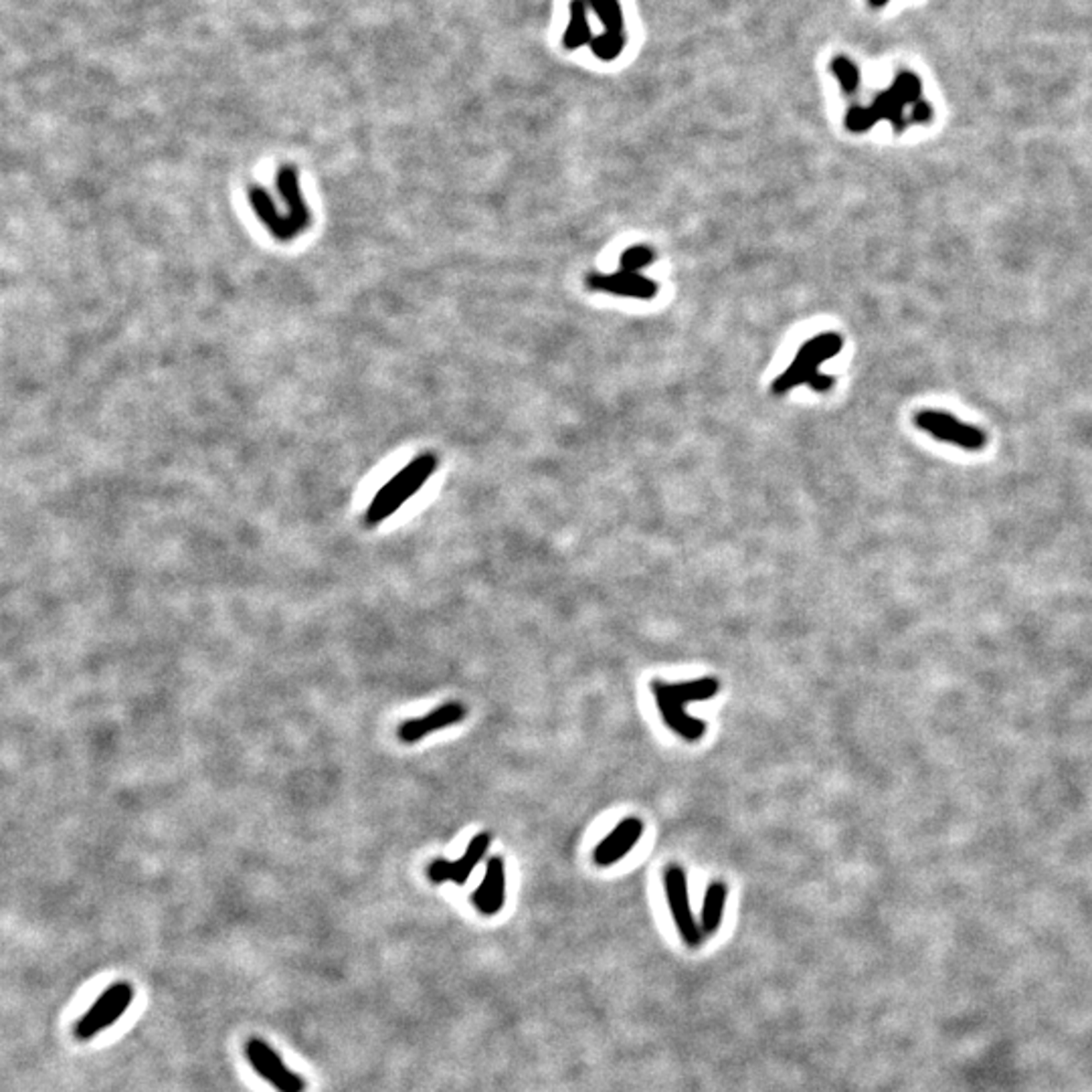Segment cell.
I'll return each instance as SVG.
<instances>
[{
  "label": "cell",
  "instance_id": "7402d4cb",
  "mask_svg": "<svg viewBox=\"0 0 1092 1092\" xmlns=\"http://www.w3.org/2000/svg\"><path fill=\"white\" fill-rule=\"evenodd\" d=\"M892 90L896 92L898 98H901L904 103H911V102H919L921 98V81L919 77L908 73V71H901L896 77V81L892 85Z\"/></svg>",
  "mask_w": 1092,
  "mask_h": 1092
},
{
  "label": "cell",
  "instance_id": "8fae6325",
  "mask_svg": "<svg viewBox=\"0 0 1092 1092\" xmlns=\"http://www.w3.org/2000/svg\"><path fill=\"white\" fill-rule=\"evenodd\" d=\"M471 903L481 914L494 916L506 903V864L504 858L494 856L488 860L484 881L471 894Z\"/></svg>",
  "mask_w": 1092,
  "mask_h": 1092
},
{
  "label": "cell",
  "instance_id": "44dd1931",
  "mask_svg": "<svg viewBox=\"0 0 1092 1092\" xmlns=\"http://www.w3.org/2000/svg\"><path fill=\"white\" fill-rule=\"evenodd\" d=\"M881 120V115L876 114V110L870 105V108H860V105H854L852 110L848 112L846 115V125L849 132H866L872 128V125Z\"/></svg>",
  "mask_w": 1092,
  "mask_h": 1092
},
{
  "label": "cell",
  "instance_id": "9a60e30c",
  "mask_svg": "<svg viewBox=\"0 0 1092 1092\" xmlns=\"http://www.w3.org/2000/svg\"><path fill=\"white\" fill-rule=\"evenodd\" d=\"M662 686H664V690L672 696V698L680 700L682 704L710 700L719 694V688H720L717 678H698V680L680 682V684L662 682Z\"/></svg>",
  "mask_w": 1092,
  "mask_h": 1092
},
{
  "label": "cell",
  "instance_id": "30bf717a",
  "mask_svg": "<svg viewBox=\"0 0 1092 1092\" xmlns=\"http://www.w3.org/2000/svg\"><path fill=\"white\" fill-rule=\"evenodd\" d=\"M587 286L597 292H607L623 297H637V299H652L658 294V284L654 279L645 277L635 272H615V274H591L587 277Z\"/></svg>",
  "mask_w": 1092,
  "mask_h": 1092
},
{
  "label": "cell",
  "instance_id": "7c38bea8",
  "mask_svg": "<svg viewBox=\"0 0 1092 1092\" xmlns=\"http://www.w3.org/2000/svg\"><path fill=\"white\" fill-rule=\"evenodd\" d=\"M727 894H729V888L722 881H714L707 888V894H704V903H702V916H700V926H702L704 935H717L719 926L722 923V913H724V903H727Z\"/></svg>",
  "mask_w": 1092,
  "mask_h": 1092
},
{
  "label": "cell",
  "instance_id": "603a6c76",
  "mask_svg": "<svg viewBox=\"0 0 1092 1092\" xmlns=\"http://www.w3.org/2000/svg\"><path fill=\"white\" fill-rule=\"evenodd\" d=\"M427 876L433 884L453 882V862H449V860H443V858L433 860V862L429 864Z\"/></svg>",
  "mask_w": 1092,
  "mask_h": 1092
},
{
  "label": "cell",
  "instance_id": "ba28073f",
  "mask_svg": "<svg viewBox=\"0 0 1092 1092\" xmlns=\"http://www.w3.org/2000/svg\"><path fill=\"white\" fill-rule=\"evenodd\" d=\"M643 836V821L640 817H625L620 821L601 844L595 848L593 860L597 866H613L623 860L637 846Z\"/></svg>",
  "mask_w": 1092,
  "mask_h": 1092
},
{
  "label": "cell",
  "instance_id": "277c9868",
  "mask_svg": "<svg viewBox=\"0 0 1092 1092\" xmlns=\"http://www.w3.org/2000/svg\"><path fill=\"white\" fill-rule=\"evenodd\" d=\"M132 1001H134L132 985L125 981L114 983L112 988H108L100 995L98 1001H95L90 1008V1011H87L80 1022H77L75 1038L90 1040L93 1036H98L100 1032L114 1026V1023L124 1016Z\"/></svg>",
  "mask_w": 1092,
  "mask_h": 1092
},
{
  "label": "cell",
  "instance_id": "6da1fadb",
  "mask_svg": "<svg viewBox=\"0 0 1092 1092\" xmlns=\"http://www.w3.org/2000/svg\"><path fill=\"white\" fill-rule=\"evenodd\" d=\"M438 468V458L433 453H423L415 458L409 466H405L399 473L386 481V484L376 492V496L366 510L364 522L369 526L381 524L383 520L391 518L405 502H409L417 492L427 484L431 473Z\"/></svg>",
  "mask_w": 1092,
  "mask_h": 1092
},
{
  "label": "cell",
  "instance_id": "9c48e42d",
  "mask_svg": "<svg viewBox=\"0 0 1092 1092\" xmlns=\"http://www.w3.org/2000/svg\"><path fill=\"white\" fill-rule=\"evenodd\" d=\"M466 714L468 710L461 702H446L441 704L439 708L425 714V717L405 720L399 727V739L407 742V745H413V742H419L431 732H438L461 722L466 719Z\"/></svg>",
  "mask_w": 1092,
  "mask_h": 1092
},
{
  "label": "cell",
  "instance_id": "5bb4252c",
  "mask_svg": "<svg viewBox=\"0 0 1092 1092\" xmlns=\"http://www.w3.org/2000/svg\"><path fill=\"white\" fill-rule=\"evenodd\" d=\"M587 6H589L587 0H573L571 8H568L571 16H568V27L565 31V37H563V45L568 51H575V49H578V47H583V45L593 41L591 25H589V18H587Z\"/></svg>",
  "mask_w": 1092,
  "mask_h": 1092
},
{
  "label": "cell",
  "instance_id": "8992f818",
  "mask_svg": "<svg viewBox=\"0 0 1092 1092\" xmlns=\"http://www.w3.org/2000/svg\"><path fill=\"white\" fill-rule=\"evenodd\" d=\"M247 1058L257 1075L279 1092H304V1078L289 1070L277 1052L265 1040L251 1038L245 1046Z\"/></svg>",
  "mask_w": 1092,
  "mask_h": 1092
},
{
  "label": "cell",
  "instance_id": "2e32d148",
  "mask_svg": "<svg viewBox=\"0 0 1092 1092\" xmlns=\"http://www.w3.org/2000/svg\"><path fill=\"white\" fill-rule=\"evenodd\" d=\"M595 15L601 18L605 31L623 33V13L620 0H587Z\"/></svg>",
  "mask_w": 1092,
  "mask_h": 1092
},
{
  "label": "cell",
  "instance_id": "d6986e66",
  "mask_svg": "<svg viewBox=\"0 0 1092 1092\" xmlns=\"http://www.w3.org/2000/svg\"><path fill=\"white\" fill-rule=\"evenodd\" d=\"M832 71L836 75V80L842 85V90L852 95L856 92V87L860 83V71L858 67L848 59V57H836L834 63H832Z\"/></svg>",
  "mask_w": 1092,
  "mask_h": 1092
},
{
  "label": "cell",
  "instance_id": "52a82bcc",
  "mask_svg": "<svg viewBox=\"0 0 1092 1092\" xmlns=\"http://www.w3.org/2000/svg\"><path fill=\"white\" fill-rule=\"evenodd\" d=\"M652 692L655 696V704H658V710L662 714V720L665 722V727L672 729L676 734H680L682 739L690 741V742H696L704 737V732H707V722L686 712V704L672 698V696L664 690L660 680L652 682Z\"/></svg>",
  "mask_w": 1092,
  "mask_h": 1092
},
{
  "label": "cell",
  "instance_id": "ac0fdd59",
  "mask_svg": "<svg viewBox=\"0 0 1092 1092\" xmlns=\"http://www.w3.org/2000/svg\"><path fill=\"white\" fill-rule=\"evenodd\" d=\"M903 103L904 102L898 98L896 92L891 87V90H886L878 95L872 103V108L876 110L878 115H881V118L891 120L896 125V130H903Z\"/></svg>",
  "mask_w": 1092,
  "mask_h": 1092
},
{
  "label": "cell",
  "instance_id": "d4e9b609",
  "mask_svg": "<svg viewBox=\"0 0 1092 1092\" xmlns=\"http://www.w3.org/2000/svg\"><path fill=\"white\" fill-rule=\"evenodd\" d=\"M886 3H888V0H870V5H872V6H884Z\"/></svg>",
  "mask_w": 1092,
  "mask_h": 1092
},
{
  "label": "cell",
  "instance_id": "3957f363",
  "mask_svg": "<svg viewBox=\"0 0 1092 1092\" xmlns=\"http://www.w3.org/2000/svg\"><path fill=\"white\" fill-rule=\"evenodd\" d=\"M914 425L921 431L929 433L931 438L945 443H953V446L968 451H981L985 443H988V435H985L978 425H969L957 419L949 411L923 409L914 415Z\"/></svg>",
  "mask_w": 1092,
  "mask_h": 1092
},
{
  "label": "cell",
  "instance_id": "e0dca14e",
  "mask_svg": "<svg viewBox=\"0 0 1092 1092\" xmlns=\"http://www.w3.org/2000/svg\"><path fill=\"white\" fill-rule=\"evenodd\" d=\"M589 45H591V51H593L595 57H599V59H601V61H613L623 51L625 35L623 33L605 31L603 35L593 37V41L589 43Z\"/></svg>",
  "mask_w": 1092,
  "mask_h": 1092
},
{
  "label": "cell",
  "instance_id": "ffe728a7",
  "mask_svg": "<svg viewBox=\"0 0 1092 1092\" xmlns=\"http://www.w3.org/2000/svg\"><path fill=\"white\" fill-rule=\"evenodd\" d=\"M654 249L647 247V245H633L630 249L623 251L622 255V269L625 272H635L640 274L643 267H647L654 261Z\"/></svg>",
  "mask_w": 1092,
  "mask_h": 1092
},
{
  "label": "cell",
  "instance_id": "5b68a950",
  "mask_svg": "<svg viewBox=\"0 0 1092 1092\" xmlns=\"http://www.w3.org/2000/svg\"><path fill=\"white\" fill-rule=\"evenodd\" d=\"M664 888L668 896V904L674 916L676 929H678L682 941L688 946H700L702 943V926L696 923L690 906L688 894V878H686L684 868L678 864H670L664 872Z\"/></svg>",
  "mask_w": 1092,
  "mask_h": 1092
},
{
  "label": "cell",
  "instance_id": "4fadbf2b",
  "mask_svg": "<svg viewBox=\"0 0 1092 1092\" xmlns=\"http://www.w3.org/2000/svg\"><path fill=\"white\" fill-rule=\"evenodd\" d=\"M492 844V836L488 832H481L478 836H473L470 839V844L466 848V852L460 860L453 862V882L458 886H463L468 882V878L471 876L473 870L481 862V858L488 854Z\"/></svg>",
  "mask_w": 1092,
  "mask_h": 1092
},
{
  "label": "cell",
  "instance_id": "7a4b0ae2",
  "mask_svg": "<svg viewBox=\"0 0 1092 1092\" xmlns=\"http://www.w3.org/2000/svg\"><path fill=\"white\" fill-rule=\"evenodd\" d=\"M844 348V338L838 332L817 334L799 348L795 361L773 383V393L785 395L801 384H811L819 376V364L834 359Z\"/></svg>",
  "mask_w": 1092,
  "mask_h": 1092
},
{
  "label": "cell",
  "instance_id": "cb8c5ba5",
  "mask_svg": "<svg viewBox=\"0 0 1092 1092\" xmlns=\"http://www.w3.org/2000/svg\"><path fill=\"white\" fill-rule=\"evenodd\" d=\"M933 115L931 105L926 102H916L914 103V120L916 122H929V118Z\"/></svg>",
  "mask_w": 1092,
  "mask_h": 1092
}]
</instances>
